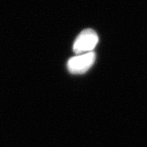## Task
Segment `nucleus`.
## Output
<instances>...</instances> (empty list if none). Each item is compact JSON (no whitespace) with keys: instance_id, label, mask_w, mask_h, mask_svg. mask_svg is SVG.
<instances>
[{"instance_id":"obj_1","label":"nucleus","mask_w":147,"mask_h":147,"mask_svg":"<svg viewBox=\"0 0 147 147\" xmlns=\"http://www.w3.org/2000/svg\"><path fill=\"white\" fill-rule=\"evenodd\" d=\"M99 41L97 34L92 29L84 30L74 42L73 51L77 55L92 52Z\"/></svg>"},{"instance_id":"obj_2","label":"nucleus","mask_w":147,"mask_h":147,"mask_svg":"<svg viewBox=\"0 0 147 147\" xmlns=\"http://www.w3.org/2000/svg\"><path fill=\"white\" fill-rule=\"evenodd\" d=\"M95 60L96 54L93 52L79 54L69 60L67 67L69 71L73 74H82L93 65Z\"/></svg>"}]
</instances>
